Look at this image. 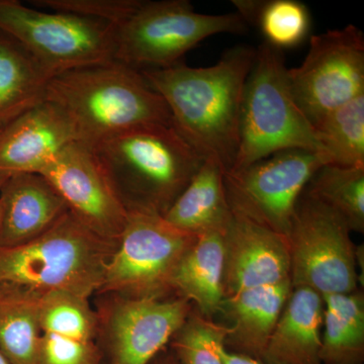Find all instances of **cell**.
I'll list each match as a JSON object with an SVG mask.
<instances>
[{
  "label": "cell",
  "instance_id": "obj_1",
  "mask_svg": "<svg viewBox=\"0 0 364 364\" xmlns=\"http://www.w3.org/2000/svg\"><path fill=\"white\" fill-rule=\"evenodd\" d=\"M256 49L236 46L215 65L178 62L142 74L164 100L172 126L198 153L231 171L240 142L242 104Z\"/></svg>",
  "mask_w": 364,
  "mask_h": 364
},
{
  "label": "cell",
  "instance_id": "obj_2",
  "mask_svg": "<svg viewBox=\"0 0 364 364\" xmlns=\"http://www.w3.org/2000/svg\"><path fill=\"white\" fill-rule=\"evenodd\" d=\"M116 245L67 212L32 241L0 246V299L40 303L55 294L88 299L102 289Z\"/></svg>",
  "mask_w": 364,
  "mask_h": 364
},
{
  "label": "cell",
  "instance_id": "obj_3",
  "mask_svg": "<svg viewBox=\"0 0 364 364\" xmlns=\"http://www.w3.org/2000/svg\"><path fill=\"white\" fill-rule=\"evenodd\" d=\"M46 100L65 112L78 140L88 146L138 127L172 126L164 100L142 72L121 62L80 67L54 76Z\"/></svg>",
  "mask_w": 364,
  "mask_h": 364
},
{
  "label": "cell",
  "instance_id": "obj_4",
  "mask_svg": "<svg viewBox=\"0 0 364 364\" xmlns=\"http://www.w3.org/2000/svg\"><path fill=\"white\" fill-rule=\"evenodd\" d=\"M128 212L164 215L205 158L171 124H148L90 146Z\"/></svg>",
  "mask_w": 364,
  "mask_h": 364
},
{
  "label": "cell",
  "instance_id": "obj_5",
  "mask_svg": "<svg viewBox=\"0 0 364 364\" xmlns=\"http://www.w3.org/2000/svg\"><path fill=\"white\" fill-rule=\"evenodd\" d=\"M291 149L320 153L328 161L315 129L294 102L282 50L263 42L246 81L240 142L231 171Z\"/></svg>",
  "mask_w": 364,
  "mask_h": 364
},
{
  "label": "cell",
  "instance_id": "obj_6",
  "mask_svg": "<svg viewBox=\"0 0 364 364\" xmlns=\"http://www.w3.org/2000/svg\"><path fill=\"white\" fill-rule=\"evenodd\" d=\"M246 30L247 23L237 11L205 14L188 0H139L130 16L116 28L114 61L140 71L166 68L210 36Z\"/></svg>",
  "mask_w": 364,
  "mask_h": 364
},
{
  "label": "cell",
  "instance_id": "obj_7",
  "mask_svg": "<svg viewBox=\"0 0 364 364\" xmlns=\"http://www.w3.org/2000/svg\"><path fill=\"white\" fill-rule=\"evenodd\" d=\"M0 33L20 44L53 77L114 61L116 28L93 18L0 0Z\"/></svg>",
  "mask_w": 364,
  "mask_h": 364
},
{
  "label": "cell",
  "instance_id": "obj_8",
  "mask_svg": "<svg viewBox=\"0 0 364 364\" xmlns=\"http://www.w3.org/2000/svg\"><path fill=\"white\" fill-rule=\"evenodd\" d=\"M196 237L176 229L157 213L128 212L102 289L128 298H159L172 289L177 265Z\"/></svg>",
  "mask_w": 364,
  "mask_h": 364
},
{
  "label": "cell",
  "instance_id": "obj_9",
  "mask_svg": "<svg viewBox=\"0 0 364 364\" xmlns=\"http://www.w3.org/2000/svg\"><path fill=\"white\" fill-rule=\"evenodd\" d=\"M346 223L322 203L299 198L287 234L293 287L321 296L358 291L356 250Z\"/></svg>",
  "mask_w": 364,
  "mask_h": 364
},
{
  "label": "cell",
  "instance_id": "obj_10",
  "mask_svg": "<svg viewBox=\"0 0 364 364\" xmlns=\"http://www.w3.org/2000/svg\"><path fill=\"white\" fill-rule=\"evenodd\" d=\"M294 102L315 126L364 95V36L353 25L312 36L303 63L287 69Z\"/></svg>",
  "mask_w": 364,
  "mask_h": 364
},
{
  "label": "cell",
  "instance_id": "obj_11",
  "mask_svg": "<svg viewBox=\"0 0 364 364\" xmlns=\"http://www.w3.org/2000/svg\"><path fill=\"white\" fill-rule=\"evenodd\" d=\"M328 164L322 154L291 149L225 174L230 207L286 235L304 189Z\"/></svg>",
  "mask_w": 364,
  "mask_h": 364
},
{
  "label": "cell",
  "instance_id": "obj_12",
  "mask_svg": "<svg viewBox=\"0 0 364 364\" xmlns=\"http://www.w3.org/2000/svg\"><path fill=\"white\" fill-rule=\"evenodd\" d=\"M41 176L65 202L69 212L91 231L117 242L128 210L87 144H69L52 160Z\"/></svg>",
  "mask_w": 364,
  "mask_h": 364
},
{
  "label": "cell",
  "instance_id": "obj_13",
  "mask_svg": "<svg viewBox=\"0 0 364 364\" xmlns=\"http://www.w3.org/2000/svg\"><path fill=\"white\" fill-rule=\"evenodd\" d=\"M232 210L225 236L224 296L291 280L286 235Z\"/></svg>",
  "mask_w": 364,
  "mask_h": 364
},
{
  "label": "cell",
  "instance_id": "obj_14",
  "mask_svg": "<svg viewBox=\"0 0 364 364\" xmlns=\"http://www.w3.org/2000/svg\"><path fill=\"white\" fill-rule=\"evenodd\" d=\"M188 299L127 298L109 320L114 364H149L191 316Z\"/></svg>",
  "mask_w": 364,
  "mask_h": 364
},
{
  "label": "cell",
  "instance_id": "obj_15",
  "mask_svg": "<svg viewBox=\"0 0 364 364\" xmlns=\"http://www.w3.org/2000/svg\"><path fill=\"white\" fill-rule=\"evenodd\" d=\"M78 140L65 112L45 100L0 132V172L37 173Z\"/></svg>",
  "mask_w": 364,
  "mask_h": 364
},
{
  "label": "cell",
  "instance_id": "obj_16",
  "mask_svg": "<svg viewBox=\"0 0 364 364\" xmlns=\"http://www.w3.org/2000/svg\"><path fill=\"white\" fill-rule=\"evenodd\" d=\"M39 311V364H97V320L87 299L55 294Z\"/></svg>",
  "mask_w": 364,
  "mask_h": 364
},
{
  "label": "cell",
  "instance_id": "obj_17",
  "mask_svg": "<svg viewBox=\"0 0 364 364\" xmlns=\"http://www.w3.org/2000/svg\"><path fill=\"white\" fill-rule=\"evenodd\" d=\"M67 212L65 202L41 174H11L0 188V246L32 241Z\"/></svg>",
  "mask_w": 364,
  "mask_h": 364
},
{
  "label": "cell",
  "instance_id": "obj_18",
  "mask_svg": "<svg viewBox=\"0 0 364 364\" xmlns=\"http://www.w3.org/2000/svg\"><path fill=\"white\" fill-rule=\"evenodd\" d=\"M324 299L308 287H293L263 354L265 364H322Z\"/></svg>",
  "mask_w": 364,
  "mask_h": 364
},
{
  "label": "cell",
  "instance_id": "obj_19",
  "mask_svg": "<svg viewBox=\"0 0 364 364\" xmlns=\"http://www.w3.org/2000/svg\"><path fill=\"white\" fill-rule=\"evenodd\" d=\"M291 291V280H286L225 298L221 311L232 321L225 342L226 348L262 360L268 340Z\"/></svg>",
  "mask_w": 364,
  "mask_h": 364
},
{
  "label": "cell",
  "instance_id": "obj_20",
  "mask_svg": "<svg viewBox=\"0 0 364 364\" xmlns=\"http://www.w3.org/2000/svg\"><path fill=\"white\" fill-rule=\"evenodd\" d=\"M163 217L176 229L195 236L227 231L232 210L221 165L212 158H205Z\"/></svg>",
  "mask_w": 364,
  "mask_h": 364
},
{
  "label": "cell",
  "instance_id": "obj_21",
  "mask_svg": "<svg viewBox=\"0 0 364 364\" xmlns=\"http://www.w3.org/2000/svg\"><path fill=\"white\" fill-rule=\"evenodd\" d=\"M227 231L198 235L177 265L171 287L212 318L224 301L225 236Z\"/></svg>",
  "mask_w": 364,
  "mask_h": 364
},
{
  "label": "cell",
  "instance_id": "obj_22",
  "mask_svg": "<svg viewBox=\"0 0 364 364\" xmlns=\"http://www.w3.org/2000/svg\"><path fill=\"white\" fill-rule=\"evenodd\" d=\"M52 78L30 53L0 33V129L44 102Z\"/></svg>",
  "mask_w": 364,
  "mask_h": 364
},
{
  "label": "cell",
  "instance_id": "obj_23",
  "mask_svg": "<svg viewBox=\"0 0 364 364\" xmlns=\"http://www.w3.org/2000/svg\"><path fill=\"white\" fill-rule=\"evenodd\" d=\"M324 299L322 364H363L364 299L359 291L329 294Z\"/></svg>",
  "mask_w": 364,
  "mask_h": 364
},
{
  "label": "cell",
  "instance_id": "obj_24",
  "mask_svg": "<svg viewBox=\"0 0 364 364\" xmlns=\"http://www.w3.org/2000/svg\"><path fill=\"white\" fill-rule=\"evenodd\" d=\"M233 4L247 25L259 28L265 43L282 51L301 45L310 33V11L298 0H237Z\"/></svg>",
  "mask_w": 364,
  "mask_h": 364
},
{
  "label": "cell",
  "instance_id": "obj_25",
  "mask_svg": "<svg viewBox=\"0 0 364 364\" xmlns=\"http://www.w3.org/2000/svg\"><path fill=\"white\" fill-rule=\"evenodd\" d=\"M306 196L338 215L351 231L364 230V167L326 164L309 182Z\"/></svg>",
  "mask_w": 364,
  "mask_h": 364
},
{
  "label": "cell",
  "instance_id": "obj_26",
  "mask_svg": "<svg viewBox=\"0 0 364 364\" xmlns=\"http://www.w3.org/2000/svg\"><path fill=\"white\" fill-rule=\"evenodd\" d=\"M329 164L364 167V95L314 126Z\"/></svg>",
  "mask_w": 364,
  "mask_h": 364
},
{
  "label": "cell",
  "instance_id": "obj_27",
  "mask_svg": "<svg viewBox=\"0 0 364 364\" xmlns=\"http://www.w3.org/2000/svg\"><path fill=\"white\" fill-rule=\"evenodd\" d=\"M39 303L0 299V351L11 364H39Z\"/></svg>",
  "mask_w": 364,
  "mask_h": 364
},
{
  "label": "cell",
  "instance_id": "obj_28",
  "mask_svg": "<svg viewBox=\"0 0 364 364\" xmlns=\"http://www.w3.org/2000/svg\"><path fill=\"white\" fill-rule=\"evenodd\" d=\"M230 328L203 315H191L172 341L181 364H224V348Z\"/></svg>",
  "mask_w": 364,
  "mask_h": 364
},
{
  "label": "cell",
  "instance_id": "obj_29",
  "mask_svg": "<svg viewBox=\"0 0 364 364\" xmlns=\"http://www.w3.org/2000/svg\"><path fill=\"white\" fill-rule=\"evenodd\" d=\"M32 2L33 6L47 7L53 11L105 21L116 28L130 16L139 0H35Z\"/></svg>",
  "mask_w": 364,
  "mask_h": 364
},
{
  "label": "cell",
  "instance_id": "obj_30",
  "mask_svg": "<svg viewBox=\"0 0 364 364\" xmlns=\"http://www.w3.org/2000/svg\"><path fill=\"white\" fill-rule=\"evenodd\" d=\"M221 358L224 364H265L250 356L228 350L226 347L221 350Z\"/></svg>",
  "mask_w": 364,
  "mask_h": 364
},
{
  "label": "cell",
  "instance_id": "obj_31",
  "mask_svg": "<svg viewBox=\"0 0 364 364\" xmlns=\"http://www.w3.org/2000/svg\"><path fill=\"white\" fill-rule=\"evenodd\" d=\"M9 176H11V174L4 173V172H0V188H1L2 184L4 183V181H6Z\"/></svg>",
  "mask_w": 364,
  "mask_h": 364
},
{
  "label": "cell",
  "instance_id": "obj_32",
  "mask_svg": "<svg viewBox=\"0 0 364 364\" xmlns=\"http://www.w3.org/2000/svg\"><path fill=\"white\" fill-rule=\"evenodd\" d=\"M0 364H11L1 351H0Z\"/></svg>",
  "mask_w": 364,
  "mask_h": 364
},
{
  "label": "cell",
  "instance_id": "obj_33",
  "mask_svg": "<svg viewBox=\"0 0 364 364\" xmlns=\"http://www.w3.org/2000/svg\"><path fill=\"white\" fill-rule=\"evenodd\" d=\"M159 364H177L176 361L171 360V359H166V360L163 361V363Z\"/></svg>",
  "mask_w": 364,
  "mask_h": 364
},
{
  "label": "cell",
  "instance_id": "obj_34",
  "mask_svg": "<svg viewBox=\"0 0 364 364\" xmlns=\"http://www.w3.org/2000/svg\"><path fill=\"white\" fill-rule=\"evenodd\" d=\"M2 129H0V132H1Z\"/></svg>",
  "mask_w": 364,
  "mask_h": 364
}]
</instances>
